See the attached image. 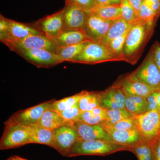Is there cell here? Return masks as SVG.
Masks as SVG:
<instances>
[{"label": "cell", "instance_id": "cell-1", "mask_svg": "<svg viewBox=\"0 0 160 160\" xmlns=\"http://www.w3.org/2000/svg\"><path fill=\"white\" fill-rule=\"evenodd\" d=\"M122 151H128L124 146L112 142L101 140L79 139L66 155V157L82 155L106 156Z\"/></svg>", "mask_w": 160, "mask_h": 160}, {"label": "cell", "instance_id": "cell-2", "mask_svg": "<svg viewBox=\"0 0 160 160\" xmlns=\"http://www.w3.org/2000/svg\"><path fill=\"white\" fill-rule=\"evenodd\" d=\"M131 23L132 26L127 35L123 50L126 62H129L130 58L137 54L144 46L154 24L139 18Z\"/></svg>", "mask_w": 160, "mask_h": 160}, {"label": "cell", "instance_id": "cell-3", "mask_svg": "<svg viewBox=\"0 0 160 160\" xmlns=\"http://www.w3.org/2000/svg\"><path fill=\"white\" fill-rule=\"evenodd\" d=\"M125 61L112 52L102 43L89 41L80 54L70 62L86 64H96L110 61Z\"/></svg>", "mask_w": 160, "mask_h": 160}, {"label": "cell", "instance_id": "cell-4", "mask_svg": "<svg viewBox=\"0 0 160 160\" xmlns=\"http://www.w3.org/2000/svg\"><path fill=\"white\" fill-rule=\"evenodd\" d=\"M134 118L142 141L152 146L160 137V109L146 112Z\"/></svg>", "mask_w": 160, "mask_h": 160}, {"label": "cell", "instance_id": "cell-5", "mask_svg": "<svg viewBox=\"0 0 160 160\" xmlns=\"http://www.w3.org/2000/svg\"><path fill=\"white\" fill-rule=\"evenodd\" d=\"M0 141L1 150L14 149L31 144L30 126L16 124H5Z\"/></svg>", "mask_w": 160, "mask_h": 160}, {"label": "cell", "instance_id": "cell-6", "mask_svg": "<svg viewBox=\"0 0 160 160\" xmlns=\"http://www.w3.org/2000/svg\"><path fill=\"white\" fill-rule=\"evenodd\" d=\"M128 76L154 90H160V70L151 51L138 68Z\"/></svg>", "mask_w": 160, "mask_h": 160}, {"label": "cell", "instance_id": "cell-7", "mask_svg": "<svg viewBox=\"0 0 160 160\" xmlns=\"http://www.w3.org/2000/svg\"><path fill=\"white\" fill-rule=\"evenodd\" d=\"M11 51L46 49L56 53L57 46L49 38L43 34L33 35L20 40H11L3 43Z\"/></svg>", "mask_w": 160, "mask_h": 160}, {"label": "cell", "instance_id": "cell-8", "mask_svg": "<svg viewBox=\"0 0 160 160\" xmlns=\"http://www.w3.org/2000/svg\"><path fill=\"white\" fill-rule=\"evenodd\" d=\"M54 100H50L30 108L19 110L12 115L4 124H16L32 126L37 125L43 113L50 109Z\"/></svg>", "mask_w": 160, "mask_h": 160}, {"label": "cell", "instance_id": "cell-9", "mask_svg": "<svg viewBox=\"0 0 160 160\" xmlns=\"http://www.w3.org/2000/svg\"><path fill=\"white\" fill-rule=\"evenodd\" d=\"M86 13L84 32L90 41L99 42L106 35L114 21L104 19L92 11Z\"/></svg>", "mask_w": 160, "mask_h": 160}, {"label": "cell", "instance_id": "cell-10", "mask_svg": "<svg viewBox=\"0 0 160 160\" xmlns=\"http://www.w3.org/2000/svg\"><path fill=\"white\" fill-rule=\"evenodd\" d=\"M52 131L53 149L66 157L75 143L79 139L74 125L61 126Z\"/></svg>", "mask_w": 160, "mask_h": 160}, {"label": "cell", "instance_id": "cell-11", "mask_svg": "<svg viewBox=\"0 0 160 160\" xmlns=\"http://www.w3.org/2000/svg\"><path fill=\"white\" fill-rule=\"evenodd\" d=\"M15 52L38 68H49L64 62L56 53L46 49L19 50Z\"/></svg>", "mask_w": 160, "mask_h": 160}, {"label": "cell", "instance_id": "cell-12", "mask_svg": "<svg viewBox=\"0 0 160 160\" xmlns=\"http://www.w3.org/2000/svg\"><path fill=\"white\" fill-rule=\"evenodd\" d=\"M30 25L47 37L50 38L55 37L63 31L64 28L63 9Z\"/></svg>", "mask_w": 160, "mask_h": 160}, {"label": "cell", "instance_id": "cell-13", "mask_svg": "<svg viewBox=\"0 0 160 160\" xmlns=\"http://www.w3.org/2000/svg\"><path fill=\"white\" fill-rule=\"evenodd\" d=\"M63 30L84 31L87 18L86 12L75 5L69 3H66V6L63 8Z\"/></svg>", "mask_w": 160, "mask_h": 160}, {"label": "cell", "instance_id": "cell-14", "mask_svg": "<svg viewBox=\"0 0 160 160\" xmlns=\"http://www.w3.org/2000/svg\"><path fill=\"white\" fill-rule=\"evenodd\" d=\"M100 93L101 107L107 110L126 109V96L118 86L113 85Z\"/></svg>", "mask_w": 160, "mask_h": 160}, {"label": "cell", "instance_id": "cell-15", "mask_svg": "<svg viewBox=\"0 0 160 160\" xmlns=\"http://www.w3.org/2000/svg\"><path fill=\"white\" fill-rule=\"evenodd\" d=\"M74 126L79 139L101 140L114 142L109 133L101 124L90 125L78 122L75 123Z\"/></svg>", "mask_w": 160, "mask_h": 160}, {"label": "cell", "instance_id": "cell-16", "mask_svg": "<svg viewBox=\"0 0 160 160\" xmlns=\"http://www.w3.org/2000/svg\"><path fill=\"white\" fill-rule=\"evenodd\" d=\"M102 126L109 133L115 143L127 148L128 151L142 141L137 129L119 130L110 127Z\"/></svg>", "mask_w": 160, "mask_h": 160}, {"label": "cell", "instance_id": "cell-17", "mask_svg": "<svg viewBox=\"0 0 160 160\" xmlns=\"http://www.w3.org/2000/svg\"><path fill=\"white\" fill-rule=\"evenodd\" d=\"M115 85L119 87L126 96H138L147 98L156 91L144 83L132 79L128 76Z\"/></svg>", "mask_w": 160, "mask_h": 160}, {"label": "cell", "instance_id": "cell-18", "mask_svg": "<svg viewBox=\"0 0 160 160\" xmlns=\"http://www.w3.org/2000/svg\"><path fill=\"white\" fill-rule=\"evenodd\" d=\"M8 38L5 42L11 40H20L33 35L43 34L31 25L19 22L7 18Z\"/></svg>", "mask_w": 160, "mask_h": 160}, {"label": "cell", "instance_id": "cell-19", "mask_svg": "<svg viewBox=\"0 0 160 160\" xmlns=\"http://www.w3.org/2000/svg\"><path fill=\"white\" fill-rule=\"evenodd\" d=\"M50 39L57 47L71 46L83 42L91 41L82 30H63L57 36Z\"/></svg>", "mask_w": 160, "mask_h": 160}, {"label": "cell", "instance_id": "cell-20", "mask_svg": "<svg viewBox=\"0 0 160 160\" xmlns=\"http://www.w3.org/2000/svg\"><path fill=\"white\" fill-rule=\"evenodd\" d=\"M75 123L64 118L58 112L49 109L43 113L38 125L50 130L64 126H73Z\"/></svg>", "mask_w": 160, "mask_h": 160}, {"label": "cell", "instance_id": "cell-21", "mask_svg": "<svg viewBox=\"0 0 160 160\" xmlns=\"http://www.w3.org/2000/svg\"><path fill=\"white\" fill-rule=\"evenodd\" d=\"M132 24L126 22L122 18L115 20L106 35L99 42L107 46L112 40L119 37L131 29Z\"/></svg>", "mask_w": 160, "mask_h": 160}, {"label": "cell", "instance_id": "cell-22", "mask_svg": "<svg viewBox=\"0 0 160 160\" xmlns=\"http://www.w3.org/2000/svg\"><path fill=\"white\" fill-rule=\"evenodd\" d=\"M30 139L31 143L42 144L53 147V131L39 126H30Z\"/></svg>", "mask_w": 160, "mask_h": 160}, {"label": "cell", "instance_id": "cell-23", "mask_svg": "<svg viewBox=\"0 0 160 160\" xmlns=\"http://www.w3.org/2000/svg\"><path fill=\"white\" fill-rule=\"evenodd\" d=\"M89 42V41H87L71 46L58 47L56 53L63 60V62H70L72 59L82 52Z\"/></svg>", "mask_w": 160, "mask_h": 160}, {"label": "cell", "instance_id": "cell-24", "mask_svg": "<svg viewBox=\"0 0 160 160\" xmlns=\"http://www.w3.org/2000/svg\"><path fill=\"white\" fill-rule=\"evenodd\" d=\"M100 92L87 91L79 101L78 106L82 112L90 111L100 106Z\"/></svg>", "mask_w": 160, "mask_h": 160}, {"label": "cell", "instance_id": "cell-25", "mask_svg": "<svg viewBox=\"0 0 160 160\" xmlns=\"http://www.w3.org/2000/svg\"><path fill=\"white\" fill-rule=\"evenodd\" d=\"M92 12L104 19L115 21L122 18L120 5H112L103 7L97 6Z\"/></svg>", "mask_w": 160, "mask_h": 160}, {"label": "cell", "instance_id": "cell-26", "mask_svg": "<svg viewBox=\"0 0 160 160\" xmlns=\"http://www.w3.org/2000/svg\"><path fill=\"white\" fill-rule=\"evenodd\" d=\"M86 90H84L77 94L64 98L62 99L54 100L52 104L50 109L60 112L65 109L73 107L78 105L80 98L86 93Z\"/></svg>", "mask_w": 160, "mask_h": 160}, {"label": "cell", "instance_id": "cell-27", "mask_svg": "<svg viewBox=\"0 0 160 160\" xmlns=\"http://www.w3.org/2000/svg\"><path fill=\"white\" fill-rule=\"evenodd\" d=\"M133 117L134 116L126 109H106V120L101 124L112 125L122 120Z\"/></svg>", "mask_w": 160, "mask_h": 160}, {"label": "cell", "instance_id": "cell-28", "mask_svg": "<svg viewBox=\"0 0 160 160\" xmlns=\"http://www.w3.org/2000/svg\"><path fill=\"white\" fill-rule=\"evenodd\" d=\"M129 151L135 155L138 160H152V146L143 141L129 149Z\"/></svg>", "mask_w": 160, "mask_h": 160}, {"label": "cell", "instance_id": "cell-29", "mask_svg": "<svg viewBox=\"0 0 160 160\" xmlns=\"http://www.w3.org/2000/svg\"><path fill=\"white\" fill-rule=\"evenodd\" d=\"M122 18L126 22L131 23L138 18V15L128 0H122L120 4Z\"/></svg>", "mask_w": 160, "mask_h": 160}, {"label": "cell", "instance_id": "cell-30", "mask_svg": "<svg viewBox=\"0 0 160 160\" xmlns=\"http://www.w3.org/2000/svg\"><path fill=\"white\" fill-rule=\"evenodd\" d=\"M106 120V116L93 113L91 111L82 112L78 122L90 125H99Z\"/></svg>", "mask_w": 160, "mask_h": 160}, {"label": "cell", "instance_id": "cell-31", "mask_svg": "<svg viewBox=\"0 0 160 160\" xmlns=\"http://www.w3.org/2000/svg\"><path fill=\"white\" fill-rule=\"evenodd\" d=\"M129 31L119 37L112 40L107 46H106L109 47V49L113 53L123 58L126 62V58L123 55V50L126 37Z\"/></svg>", "mask_w": 160, "mask_h": 160}, {"label": "cell", "instance_id": "cell-32", "mask_svg": "<svg viewBox=\"0 0 160 160\" xmlns=\"http://www.w3.org/2000/svg\"><path fill=\"white\" fill-rule=\"evenodd\" d=\"M103 126L110 127L115 129L119 130H132L137 129L134 117L131 118L126 119L119 121L114 124L110 125H106L101 124Z\"/></svg>", "mask_w": 160, "mask_h": 160}, {"label": "cell", "instance_id": "cell-33", "mask_svg": "<svg viewBox=\"0 0 160 160\" xmlns=\"http://www.w3.org/2000/svg\"><path fill=\"white\" fill-rule=\"evenodd\" d=\"M157 13L152 9L150 7L143 2L140 7L139 12V18L145 20L149 22L154 23Z\"/></svg>", "mask_w": 160, "mask_h": 160}, {"label": "cell", "instance_id": "cell-34", "mask_svg": "<svg viewBox=\"0 0 160 160\" xmlns=\"http://www.w3.org/2000/svg\"><path fill=\"white\" fill-rule=\"evenodd\" d=\"M82 111L79 109L78 105L60 112V113L64 118L72 122H78V119Z\"/></svg>", "mask_w": 160, "mask_h": 160}, {"label": "cell", "instance_id": "cell-35", "mask_svg": "<svg viewBox=\"0 0 160 160\" xmlns=\"http://www.w3.org/2000/svg\"><path fill=\"white\" fill-rule=\"evenodd\" d=\"M66 3L73 4L86 12L93 11L97 6L95 0H66Z\"/></svg>", "mask_w": 160, "mask_h": 160}, {"label": "cell", "instance_id": "cell-36", "mask_svg": "<svg viewBox=\"0 0 160 160\" xmlns=\"http://www.w3.org/2000/svg\"><path fill=\"white\" fill-rule=\"evenodd\" d=\"M146 98L148 102V111L160 109V90L153 92Z\"/></svg>", "mask_w": 160, "mask_h": 160}, {"label": "cell", "instance_id": "cell-37", "mask_svg": "<svg viewBox=\"0 0 160 160\" xmlns=\"http://www.w3.org/2000/svg\"><path fill=\"white\" fill-rule=\"evenodd\" d=\"M125 108L126 110H128L134 116L146 112L128 97H126L125 100Z\"/></svg>", "mask_w": 160, "mask_h": 160}, {"label": "cell", "instance_id": "cell-38", "mask_svg": "<svg viewBox=\"0 0 160 160\" xmlns=\"http://www.w3.org/2000/svg\"><path fill=\"white\" fill-rule=\"evenodd\" d=\"M8 25L7 18L0 16V41L3 43L8 38Z\"/></svg>", "mask_w": 160, "mask_h": 160}, {"label": "cell", "instance_id": "cell-39", "mask_svg": "<svg viewBox=\"0 0 160 160\" xmlns=\"http://www.w3.org/2000/svg\"><path fill=\"white\" fill-rule=\"evenodd\" d=\"M126 97H129L133 102L139 106L140 108H142L145 112L148 111V102L146 98H147L138 96Z\"/></svg>", "mask_w": 160, "mask_h": 160}, {"label": "cell", "instance_id": "cell-40", "mask_svg": "<svg viewBox=\"0 0 160 160\" xmlns=\"http://www.w3.org/2000/svg\"><path fill=\"white\" fill-rule=\"evenodd\" d=\"M155 61L160 70V44L156 42L151 50Z\"/></svg>", "mask_w": 160, "mask_h": 160}, {"label": "cell", "instance_id": "cell-41", "mask_svg": "<svg viewBox=\"0 0 160 160\" xmlns=\"http://www.w3.org/2000/svg\"><path fill=\"white\" fill-rule=\"evenodd\" d=\"M143 2L155 12L158 15L160 12V0H143Z\"/></svg>", "mask_w": 160, "mask_h": 160}, {"label": "cell", "instance_id": "cell-42", "mask_svg": "<svg viewBox=\"0 0 160 160\" xmlns=\"http://www.w3.org/2000/svg\"><path fill=\"white\" fill-rule=\"evenodd\" d=\"M152 160H160V137L152 145Z\"/></svg>", "mask_w": 160, "mask_h": 160}, {"label": "cell", "instance_id": "cell-43", "mask_svg": "<svg viewBox=\"0 0 160 160\" xmlns=\"http://www.w3.org/2000/svg\"><path fill=\"white\" fill-rule=\"evenodd\" d=\"M128 1L138 15L140 7L142 4L143 0H128Z\"/></svg>", "mask_w": 160, "mask_h": 160}, {"label": "cell", "instance_id": "cell-44", "mask_svg": "<svg viewBox=\"0 0 160 160\" xmlns=\"http://www.w3.org/2000/svg\"><path fill=\"white\" fill-rule=\"evenodd\" d=\"M95 2L97 6L100 7L113 5L110 0H95Z\"/></svg>", "mask_w": 160, "mask_h": 160}, {"label": "cell", "instance_id": "cell-45", "mask_svg": "<svg viewBox=\"0 0 160 160\" xmlns=\"http://www.w3.org/2000/svg\"><path fill=\"white\" fill-rule=\"evenodd\" d=\"M8 160H28L24 158H22L18 156H14L11 157L9 158Z\"/></svg>", "mask_w": 160, "mask_h": 160}, {"label": "cell", "instance_id": "cell-46", "mask_svg": "<svg viewBox=\"0 0 160 160\" xmlns=\"http://www.w3.org/2000/svg\"><path fill=\"white\" fill-rule=\"evenodd\" d=\"M113 5H120L122 0H110Z\"/></svg>", "mask_w": 160, "mask_h": 160}, {"label": "cell", "instance_id": "cell-47", "mask_svg": "<svg viewBox=\"0 0 160 160\" xmlns=\"http://www.w3.org/2000/svg\"></svg>", "mask_w": 160, "mask_h": 160}]
</instances>
